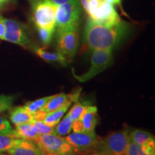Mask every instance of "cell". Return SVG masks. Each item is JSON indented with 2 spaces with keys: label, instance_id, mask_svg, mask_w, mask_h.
Instances as JSON below:
<instances>
[{
  "label": "cell",
  "instance_id": "1",
  "mask_svg": "<svg viewBox=\"0 0 155 155\" xmlns=\"http://www.w3.org/2000/svg\"><path fill=\"white\" fill-rule=\"evenodd\" d=\"M129 27L124 21L112 26L96 24L90 19L84 31V40L91 50H113L124 39Z\"/></svg>",
  "mask_w": 155,
  "mask_h": 155
},
{
  "label": "cell",
  "instance_id": "2",
  "mask_svg": "<svg viewBox=\"0 0 155 155\" xmlns=\"http://www.w3.org/2000/svg\"><path fill=\"white\" fill-rule=\"evenodd\" d=\"M81 9L78 0L58 5L55 13V31L58 35L78 30Z\"/></svg>",
  "mask_w": 155,
  "mask_h": 155
},
{
  "label": "cell",
  "instance_id": "3",
  "mask_svg": "<svg viewBox=\"0 0 155 155\" xmlns=\"http://www.w3.org/2000/svg\"><path fill=\"white\" fill-rule=\"evenodd\" d=\"M86 12L96 24L112 26L122 21L114 5L104 0H89Z\"/></svg>",
  "mask_w": 155,
  "mask_h": 155
},
{
  "label": "cell",
  "instance_id": "4",
  "mask_svg": "<svg viewBox=\"0 0 155 155\" xmlns=\"http://www.w3.org/2000/svg\"><path fill=\"white\" fill-rule=\"evenodd\" d=\"M32 8V17L36 28L55 31L57 6L50 0H29Z\"/></svg>",
  "mask_w": 155,
  "mask_h": 155
},
{
  "label": "cell",
  "instance_id": "5",
  "mask_svg": "<svg viewBox=\"0 0 155 155\" xmlns=\"http://www.w3.org/2000/svg\"><path fill=\"white\" fill-rule=\"evenodd\" d=\"M130 142L127 130L116 131L107 137L98 139L95 152L104 155H125Z\"/></svg>",
  "mask_w": 155,
  "mask_h": 155
},
{
  "label": "cell",
  "instance_id": "6",
  "mask_svg": "<svg viewBox=\"0 0 155 155\" xmlns=\"http://www.w3.org/2000/svg\"><path fill=\"white\" fill-rule=\"evenodd\" d=\"M35 143L43 152L63 155L75 154L73 147L68 142L65 137L53 134L40 135Z\"/></svg>",
  "mask_w": 155,
  "mask_h": 155
},
{
  "label": "cell",
  "instance_id": "7",
  "mask_svg": "<svg viewBox=\"0 0 155 155\" xmlns=\"http://www.w3.org/2000/svg\"><path fill=\"white\" fill-rule=\"evenodd\" d=\"M112 61V50H93L91 67L88 71L81 75H77L73 73V75L80 82H86L110 66Z\"/></svg>",
  "mask_w": 155,
  "mask_h": 155
},
{
  "label": "cell",
  "instance_id": "8",
  "mask_svg": "<svg viewBox=\"0 0 155 155\" xmlns=\"http://www.w3.org/2000/svg\"><path fill=\"white\" fill-rule=\"evenodd\" d=\"M65 139L73 147L75 154H86L95 152L98 138L95 131H93L70 133Z\"/></svg>",
  "mask_w": 155,
  "mask_h": 155
},
{
  "label": "cell",
  "instance_id": "9",
  "mask_svg": "<svg viewBox=\"0 0 155 155\" xmlns=\"http://www.w3.org/2000/svg\"><path fill=\"white\" fill-rule=\"evenodd\" d=\"M4 22L5 25L4 40L23 47L30 44V39L24 25L11 19H4Z\"/></svg>",
  "mask_w": 155,
  "mask_h": 155
},
{
  "label": "cell",
  "instance_id": "10",
  "mask_svg": "<svg viewBox=\"0 0 155 155\" xmlns=\"http://www.w3.org/2000/svg\"><path fill=\"white\" fill-rule=\"evenodd\" d=\"M79 45L78 30L65 32L57 35V50L65 58H73Z\"/></svg>",
  "mask_w": 155,
  "mask_h": 155
},
{
  "label": "cell",
  "instance_id": "11",
  "mask_svg": "<svg viewBox=\"0 0 155 155\" xmlns=\"http://www.w3.org/2000/svg\"><path fill=\"white\" fill-rule=\"evenodd\" d=\"M98 123L96 106L88 105L86 111L80 119L74 121L72 125L73 132H93Z\"/></svg>",
  "mask_w": 155,
  "mask_h": 155
},
{
  "label": "cell",
  "instance_id": "12",
  "mask_svg": "<svg viewBox=\"0 0 155 155\" xmlns=\"http://www.w3.org/2000/svg\"><path fill=\"white\" fill-rule=\"evenodd\" d=\"M78 93L72 94H66L62 93V94L53 95L50 99L45 104V106H44V108H42V111L45 114H48L56 111L66 105H71L73 101L78 100Z\"/></svg>",
  "mask_w": 155,
  "mask_h": 155
},
{
  "label": "cell",
  "instance_id": "13",
  "mask_svg": "<svg viewBox=\"0 0 155 155\" xmlns=\"http://www.w3.org/2000/svg\"><path fill=\"white\" fill-rule=\"evenodd\" d=\"M9 155H43V152L32 141L17 139L8 151Z\"/></svg>",
  "mask_w": 155,
  "mask_h": 155
},
{
  "label": "cell",
  "instance_id": "14",
  "mask_svg": "<svg viewBox=\"0 0 155 155\" xmlns=\"http://www.w3.org/2000/svg\"><path fill=\"white\" fill-rule=\"evenodd\" d=\"M33 122L16 126V129L13 130V134L17 139L35 142L40 134L37 131Z\"/></svg>",
  "mask_w": 155,
  "mask_h": 155
},
{
  "label": "cell",
  "instance_id": "15",
  "mask_svg": "<svg viewBox=\"0 0 155 155\" xmlns=\"http://www.w3.org/2000/svg\"><path fill=\"white\" fill-rule=\"evenodd\" d=\"M9 119L12 123L16 126L23 124L32 123L35 121L33 116L31 115L25 109L24 106H17L10 109Z\"/></svg>",
  "mask_w": 155,
  "mask_h": 155
},
{
  "label": "cell",
  "instance_id": "16",
  "mask_svg": "<svg viewBox=\"0 0 155 155\" xmlns=\"http://www.w3.org/2000/svg\"><path fill=\"white\" fill-rule=\"evenodd\" d=\"M125 155H155V140L144 144H136L130 141Z\"/></svg>",
  "mask_w": 155,
  "mask_h": 155
},
{
  "label": "cell",
  "instance_id": "17",
  "mask_svg": "<svg viewBox=\"0 0 155 155\" xmlns=\"http://www.w3.org/2000/svg\"><path fill=\"white\" fill-rule=\"evenodd\" d=\"M35 53L39 57L41 58L48 63H59L63 65H67V58L58 52H48L43 48H35Z\"/></svg>",
  "mask_w": 155,
  "mask_h": 155
},
{
  "label": "cell",
  "instance_id": "18",
  "mask_svg": "<svg viewBox=\"0 0 155 155\" xmlns=\"http://www.w3.org/2000/svg\"><path fill=\"white\" fill-rule=\"evenodd\" d=\"M70 106L71 105H66L59 108V109L56 110V111L46 114L42 121L44 122L45 124L50 126V127H54L62 119L64 114L66 113L68 110Z\"/></svg>",
  "mask_w": 155,
  "mask_h": 155
},
{
  "label": "cell",
  "instance_id": "19",
  "mask_svg": "<svg viewBox=\"0 0 155 155\" xmlns=\"http://www.w3.org/2000/svg\"><path fill=\"white\" fill-rule=\"evenodd\" d=\"M73 123V120L66 114V116H64L63 119L61 120L59 123L53 127V134L60 136V137L69 134L72 130Z\"/></svg>",
  "mask_w": 155,
  "mask_h": 155
},
{
  "label": "cell",
  "instance_id": "20",
  "mask_svg": "<svg viewBox=\"0 0 155 155\" xmlns=\"http://www.w3.org/2000/svg\"><path fill=\"white\" fill-rule=\"evenodd\" d=\"M130 141L138 144H144L151 141L155 140L154 136L148 131L141 130V129H135L129 134Z\"/></svg>",
  "mask_w": 155,
  "mask_h": 155
},
{
  "label": "cell",
  "instance_id": "21",
  "mask_svg": "<svg viewBox=\"0 0 155 155\" xmlns=\"http://www.w3.org/2000/svg\"><path fill=\"white\" fill-rule=\"evenodd\" d=\"M51 97L52 96L42 97V98L35 100L33 101H30L27 103L24 107L31 115L34 116L40 112L42 111V108H44V106H45V104H47V102L50 99Z\"/></svg>",
  "mask_w": 155,
  "mask_h": 155
},
{
  "label": "cell",
  "instance_id": "22",
  "mask_svg": "<svg viewBox=\"0 0 155 155\" xmlns=\"http://www.w3.org/2000/svg\"><path fill=\"white\" fill-rule=\"evenodd\" d=\"M87 106L88 105H86V104H83V103H75V105H73V107L70 109V111L67 114V115L73 121L80 119L83 116V114H85V112H86Z\"/></svg>",
  "mask_w": 155,
  "mask_h": 155
},
{
  "label": "cell",
  "instance_id": "23",
  "mask_svg": "<svg viewBox=\"0 0 155 155\" xmlns=\"http://www.w3.org/2000/svg\"><path fill=\"white\" fill-rule=\"evenodd\" d=\"M17 138L12 134H0V152H7L9 148L14 145Z\"/></svg>",
  "mask_w": 155,
  "mask_h": 155
},
{
  "label": "cell",
  "instance_id": "24",
  "mask_svg": "<svg viewBox=\"0 0 155 155\" xmlns=\"http://www.w3.org/2000/svg\"><path fill=\"white\" fill-rule=\"evenodd\" d=\"M37 30H38L39 38L41 42L45 45H48L50 43L53 38L54 32L55 31H53L48 30L46 28H37Z\"/></svg>",
  "mask_w": 155,
  "mask_h": 155
},
{
  "label": "cell",
  "instance_id": "25",
  "mask_svg": "<svg viewBox=\"0 0 155 155\" xmlns=\"http://www.w3.org/2000/svg\"><path fill=\"white\" fill-rule=\"evenodd\" d=\"M14 101V96L0 94V113L10 110Z\"/></svg>",
  "mask_w": 155,
  "mask_h": 155
},
{
  "label": "cell",
  "instance_id": "26",
  "mask_svg": "<svg viewBox=\"0 0 155 155\" xmlns=\"http://www.w3.org/2000/svg\"><path fill=\"white\" fill-rule=\"evenodd\" d=\"M34 125L38 133L41 134H50L53 133V127H50L42 121H34Z\"/></svg>",
  "mask_w": 155,
  "mask_h": 155
},
{
  "label": "cell",
  "instance_id": "27",
  "mask_svg": "<svg viewBox=\"0 0 155 155\" xmlns=\"http://www.w3.org/2000/svg\"><path fill=\"white\" fill-rule=\"evenodd\" d=\"M13 130L9 122L5 118L0 116V134H12Z\"/></svg>",
  "mask_w": 155,
  "mask_h": 155
},
{
  "label": "cell",
  "instance_id": "28",
  "mask_svg": "<svg viewBox=\"0 0 155 155\" xmlns=\"http://www.w3.org/2000/svg\"><path fill=\"white\" fill-rule=\"evenodd\" d=\"M5 34V25L4 22V18L0 16V40H4Z\"/></svg>",
  "mask_w": 155,
  "mask_h": 155
},
{
  "label": "cell",
  "instance_id": "29",
  "mask_svg": "<svg viewBox=\"0 0 155 155\" xmlns=\"http://www.w3.org/2000/svg\"><path fill=\"white\" fill-rule=\"evenodd\" d=\"M50 1H51L54 5L58 6V5H63L64 3L69 2H71V1H75V0H50Z\"/></svg>",
  "mask_w": 155,
  "mask_h": 155
},
{
  "label": "cell",
  "instance_id": "30",
  "mask_svg": "<svg viewBox=\"0 0 155 155\" xmlns=\"http://www.w3.org/2000/svg\"><path fill=\"white\" fill-rule=\"evenodd\" d=\"M104 1L106 2L111 4V5H119L121 2V0H104Z\"/></svg>",
  "mask_w": 155,
  "mask_h": 155
},
{
  "label": "cell",
  "instance_id": "31",
  "mask_svg": "<svg viewBox=\"0 0 155 155\" xmlns=\"http://www.w3.org/2000/svg\"><path fill=\"white\" fill-rule=\"evenodd\" d=\"M43 155H63V154H53V153H46V152H43Z\"/></svg>",
  "mask_w": 155,
  "mask_h": 155
},
{
  "label": "cell",
  "instance_id": "32",
  "mask_svg": "<svg viewBox=\"0 0 155 155\" xmlns=\"http://www.w3.org/2000/svg\"><path fill=\"white\" fill-rule=\"evenodd\" d=\"M91 155H104V154H99V153H97V152H95L94 154H91Z\"/></svg>",
  "mask_w": 155,
  "mask_h": 155
},
{
  "label": "cell",
  "instance_id": "33",
  "mask_svg": "<svg viewBox=\"0 0 155 155\" xmlns=\"http://www.w3.org/2000/svg\"><path fill=\"white\" fill-rule=\"evenodd\" d=\"M5 1H7V0H0V3L4 2H5Z\"/></svg>",
  "mask_w": 155,
  "mask_h": 155
},
{
  "label": "cell",
  "instance_id": "34",
  "mask_svg": "<svg viewBox=\"0 0 155 155\" xmlns=\"http://www.w3.org/2000/svg\"><path fill=\"white\" fill-rule=\"evenodd\" d=\"M0 155H4V154H2V152H0Z\"/></svg>",
  "mask_w": 155,
  "mask_h": 155
},
{
  "label": "cell",
  "instance_id": "35",
  "mask_svg": "<svg viewBox=\"0 0 155 155\" xmlns=\"http://www.w3.org/2000/svg\"><path fill=\"white\" fill-rule=\"evenodd\" d=\"M4 155H5V154H4Z\"/></svg>",
  "mask_w": 155,
  "mask_h": 155
}]
</instances>
